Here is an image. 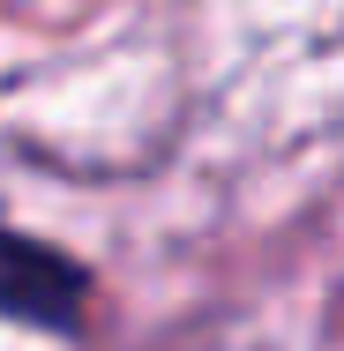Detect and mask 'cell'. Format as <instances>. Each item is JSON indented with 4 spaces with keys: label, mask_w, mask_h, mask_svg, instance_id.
I'll return each mask as SVG.
<instances>
[{
    "label": "cell",
    "mask_w": 344,
    "mask_h": 351,
    "mask_svg": "<svg viewBox=\"0 0 344 351\" xmlns=\"http://www.w3.org/2000/svg\"><path fill=\"white\" fill-rule=\"evenodd\" d=\"M82 306H90V269L30 239V232H0V322H23V329H82Z\"/></svg>",
    "instance_id": "1"
}]
</instances>
